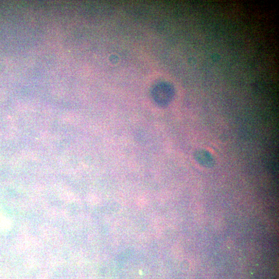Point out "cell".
I'll use <instances>...</instances> for the list:
<instances>
[{"mask_svg":"<svg viewBox=\"0 0 279 279\" xmlns=\"http://www.w3.org/2000/svg\"><path fill=\"white\" fill-rule=\"evenodd\" d=\"M194 158L200 165L205 168H213L216 164L215 159L212 154L204 150L197 151L195 153Z\"/></svg>","mask_w":279,"mask_h":279,"instance_id":"obj_1","label":"cell"}]
</instances>
